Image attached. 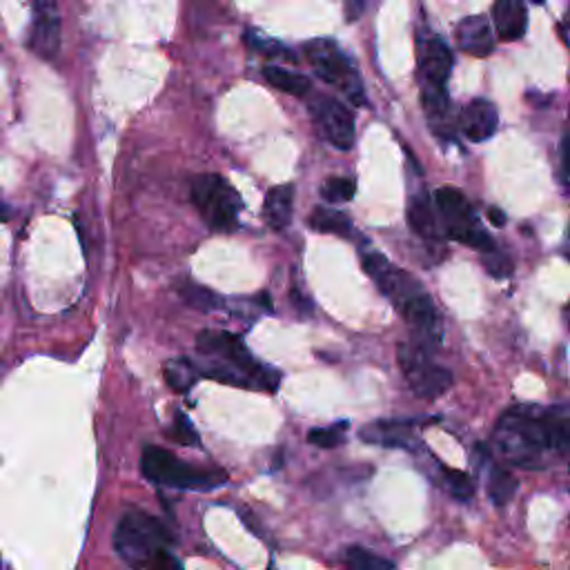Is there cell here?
<instances>
[{"label": "cell", "instance_id": "cell-1", "mask_svg": "<svg viewBox=\"0 0 570 570\" xmlns=\"http://www.w3.org/2000/svg\"><path fill=\"white\" fill-rule=\"evenodd\" d=\"M362 263L366 274L379 285V290L414 330V339L431 350L440 347L444 334L440 312L433 304V297L421 288V283L412 274L392 265L381 252L364 254Z\"/></svg>", "mask_w": 570, "mask_h": 570}, {"label": "cell", "instance_id": "cell-2", "mask_svg": "<svg viewBox=\"0 0 570 570\" xmlns=\"http://www.w3.org/2000/svg\"><path fill=\"white\" fill-rule=\"evenodd\" d=\"M201 360L194 362L203 377L237 388H259L270 395L278 390L281 373L259 364L241 337L228 330H203L196 337Z\"/></svg>", "mask_w": 570, "mask_h": 570}, {"label": "cell", "instance_id": "cell-3", "mask_svg": "<svg viewBox=\"0 0 570 570\" xmlns=\"http://www.w3.org/2000/svg\"><path fill=\"white\" fill-rule=\"evenodd\" d=\"M170 544L172 537L163 524L140 511L125 513L114 531V550L132 568H181Z\"/></svg>", "mask_w": 570, "mask_h": 570}, {"label": "cell", "instance_id": "cell-4", "mask_svg": "<svg viewBox=\"0 0 570 570\" xmlns=\"http://www.w3.org/2000/svg\"><path fill=\"white\" fill-rule=\"evenodd\" d=\"M140 470L150 481L176 490H212L228 481L224 470L194 468L174 453L157 446H148L142 451Z\"/></svg>", "mask_w": 570, "mask_h": 570}, {"label": "cell", "instance_id": "cell-5", "mask_svg": "<svg viewBox=\"0 0 570 570\" xmlns=\"http://www.w3.org/2000/svg\"><path fill=\"white\" fill-rule=\"evenodd\" d=\"M192 203L201 212L209 230L232 232L239 228L241 196L219 174H201L192 181Z\"/></svg>", "mask_w": 570, "mask_h": 570}, {"label": "cell", "instance_id": "cell-6", "mask_svg": "<svg viewBox=\"0 0 570 570\" xmlns=\"http://www.w3.org/2000/svg\"><path fill=\"white\" fill-rule=\"evenodd\" d=\"M306 56L315 67L317 77L337 88L352 105H364L366 92L360 71L345 56V52L330 38H317L306 45Z\"/></svg>", "mask_w": 570, "mask_h": 570}, {"label": "cell", "instance_id": "cell-7", "mask_svg": "<svg viewBox=\"0 0 570 570\" xmlns=\"http://www.w3.org/2000/svg\"><path fill=\"white\" fill-rule=\"evenodd\" d=\"M435 203H437L440 219L444 224V232L448 239L464 243L472 250L486 252V254L494 250V241L479 224L472 205L468 203V198L464 196L461 190L451 187V185L440 187L435 192Z\"/></svg>", "mask_w": 570, "mask_h": 570}, {"label": "cell", "instance_id": "cell-8", "mask_svg": "<svg viewBox=\"0 0 570 570\" xmlns=\"http://www.w3.org/2000/svg\"><path fill=\"white\" fill-rule=\"evenodd\" d=\"M399 366L410 390L419 399H440L453 386V373L433 362L431 347H425L419 339L399 343Z\"/></svg>", "mask_w": 570, "mask_h": 570}, {"label": "cell", "instance_id": "cell-9", "mask_svg": "<svg viewBox=\"0 0 570 570\" xmlns=\"http://www.w3.org/2000/svg\"><path fill=\"white\" fill-rule=\"evenodd\" d=\"M312 121L332 148L347 152L354 142V116L339 99L315 94L308 103Z\"/></svg>", "mask_w": 570, "mask_h": 570}, {"label": "cell", "instance_id": "cell-10", "mask_svg": "<svg viewBox=\"0 0 570 570\" xmlns=\"http://www.w3.org/2000/svg\"><path fill=\"white\" fill-rule=\"evenodd\" d=\"M34 10V30H32V49L45 58L54 60L60 49V16L58 0H32Z\"/></svg>", "mask_w": 570, "mask_h": 570}, {"label": "cell", "instance_id": "cell-11", "mask_svg": "<svg viewBox=\"0 0 570 570\" xmlns=\"http://www.w3.org/2000/svg\"><path fill=\"white\" fill-rule=\"evenodd\" d=\"M497 127H499V112L490 101L475 99L461 110L459 129L468 140L483 142L494 136Z\"/></svg>", "mask_w": 570, "mask_h": 570}, {"label": "cell", "instance_id": "cell-12", "mask_svg": "<svg viewBox=\"0 0 570 570\" xmlns=\"http://www.w3.org/2000/svg\"><path fill=\"white\" fill-rule=\"evenodd\" d=\"M455 38L459 49L475 58H486L494 49V27H490L486 16H468L459 21Z\"/></svg>", "mask_w": 570, "mask_h": 570}, {"label": "cell", "instance_id": "cell-13", "mask_svg": "<svg viewBox=\"0 0 570 570\" xmlns=\"http://www.w3.org/2000/svg\"><path fill=\"white\" fill-rule=\"evenodd\" d=\"M526 25L528 14L524 0H494L492 27L499 38L506 43H515L526 34Z\"/></svg>", "mask_w": 570, "mask_h": 570}, {"label": "cell", "instance_id": "cell-14", "mask_svg": "<svg viewBox=\"0 0 570 570\" xmlns=\"http://www.w3.org/2000/svg\"><path fill=\"white\" fill-rule=\"evenodd\" d=\"M408 226L423 239V241H440V209L437 203L425 192H417L408 203Z\"/></svg>", "mask_w": 570, "mask_h": 570}, {"label": "cell", "instance_id": "cell-15", "mask_svg": "<svg viewBox=\"0 0 570 570\" xmlns=\"http://www.w3.org/2000/svg\"><path fill=\"white\" fill-rule=\"evenodd\" d=\"M412 428H414L412 421H399V419L375 421L364 428L362 440L384 448H410V444L414 442Z\"/></svg>", "mask_w": 570, "mask_h": 570}, {"label": "cell", "instance_id": "cell-16", "mask_svg": "<svg viewBox=\"0 0 570 570\" xmlns=\"http://www.w3.org/2000/svg\"><path fill=\"white\" fill-rule=\"evenodd\" d=\"M293 209H295V187L293 185L272 187L263 205L265 224L276 232L285 230L293 224Z\"/></svg>", "mask_w": 570, "mask_h": 570}, {"label": "cell", "instance_id": "cell-17", "mask_svg": "<svg viewBox=\"0 0 570 570\" xmlns=\"http://www.w3.org/2000/svg\"><path fill=\"white\" fill-rule=\"evenodd\" d=\"M263 79L272 88H276V90H281L285 94L299 96V99H304V96H308L312 92V83H310L308 77L299 75V71L285 69L281 65H265L263 67Z\"/></svg>", "mask_w": 570, "mask_h": 570}, {"label": "cell", "instance_id": "cell-18", "mask_svg": "<svg viewBox=\"0 0 570 570\" xmlns=\"http://www.w3.org/2000/svg\"><path fill=\"white\" fill-rule=\"evenodd\" d=\"M310 228L323 235H339L343 239H350L354 232L352 221L345 217L343 212L339 209H330V207H315L310 219H308Z\"/></svg>", "mask_w": 570, "mask_h": 570}, {"label": "cell", "instance_id": "cell-19", "mask_svg": "<svg viewBox=\"0 0 570 570\" xmlns=\"http://www.w3.org/2000/svg\"><path fill=\"white\" fill-rule=\"evenodd\" d=\"M163 377L174 392L183 395L196 384V379L201 377V371L190 360H172L163 366Z\"/></svg>", "mask_w": 570, "mask_h": 570}, {"label": "cell", "instance_id": "cell-20", "mask_svg": "<svg viewBox=\"0 0 570 570\" xmlns=\"http://www.w3.org/2000/svg\"><path fill=\"white\" fill-rule=\"evenodd\" d=\"M520 483L517 479L499 466H492L490 468V475H488V494L492 499L494 506H506L511 499L515 497Z\"/></svg>", "mask_w": 570, "mask_h": 570}, {"label": "cell", "instance_id": "cell-21", "mask_svg": "<svg viewBox=\"0 0 570 570\" xmlns=\"http://www.w3.org/2000/svg\"><path fill=\"white\" fill-rule=\"evenodd\" d=\"M343 561L350 566V568H360V570H392L395 563L390 559H384L362 546H352L345 550V557Z\"/></svg>", "mask_w": 570, "mask_h": 570}, {"label": "cell", "instance_id": "cell-22", "mask_svg": "<svg viewBox=\"0 0 570 570\" xmlns=\"http://www.w3.org/2000/svg\"><path fill=\"white\" fill-rule=\"evenodd\" d=\"M442 481H444V488H446L455 499H461V502H468V499L475 494V483H472V479H470L466 472H461V470L442 466Z\"/></svg>", "mask_w": 570, "mask_h": 570}, {"label": "cell", "instance_id": "cell-23", "mask_svg": "<svg viewBox=\"0 0 570 570\" xmlns=\"http://www.w3.org/2000/svg\"><path fill=\"white\" fill-rule=\"evenodd\" d=\"M347 433V421L341 423H332L328 428H315V431L308 433V444L317 446V448H337L339 444H343Z\"/></svg>", "mask_w": 570, "mask_h": 570}, {"label": "cell", "instance_id": "cell-24", "mask_svg": "<svg viewBox=\"0 0 570 570\" xmlns=\"http://www.w3.org/2000/svg\"><path fill=\"white\" fill-rule=\"evenodd\" d=\"M248 45L254 49V52H259V54H263V56H267V58H283V60H290V62H295L297 60V56L285 47V45H281L278 41H272V38H265V36H261V34H256V32H248Z\"/></svg>", "mask_w": 570, "mask_h": 570}, {"label": "cell", "instance_id": "cell-25", "mask_svg": "<svg viewBox=\"0 0 570 570\" xmlns=\"http://www.w3.org/2000/svg\"><path fill=\"white\" fill-rule=\"evenodd\" d=\"M356 194V183L347 176H330L321 185V196L328 203H347Z\"/></svg>", "mask_w": 570, "mask_h": 570}, {"label": "cell", "instance_id": "cell-26", "mask_svg": "<svg viewBox=\"0 0 570 570\" xmlns=\"http://www.w3.org/2000/svg\"><path fill=\"white\" fill-rule=\"evenodd\" d=\"M181 295H183V299H185L192 308L203 310V312L219 310V308H221V299H219L217 295H214L212 290L203 288V285L190 283V285H185V288L181 290Z\"/></svg>", "mask_w": 570, "mask_h": 570}, {"label": "cell", "instance_id": "cell-27", "mask_svg": "<svg viewBox=\"0 0 570 570\" xmlns=\"http://www.w3.org/2000/svg\"><path fill=\"white\" fill-rule=\"evenodd\" d=\"M174 440L181 444V446H198L201 440L194 431L192 421L187 419V414L183 412H176L174 414Z\"/></svg>", "mask_w": 570, "mask_h": 570}, {"label": "cell", "instance_id": "cell-28", "mask_svg": "<svg viewBox=\"0 0 570 570\" xmlns=\"http://www.w3.org/2000/svg\"><path fill=\"white\" fill-rule=\"evenodd\" d=\"M492 259H486V267L492 276H509L511 274V261L504 259L502 254H497V250L490 252Z\"/></svg>", "mask_w": 570, "mask_h": 570}, {"label": "cell", "instance_id": "cell-29", "mask_svg": "<svg viewBox=\"0 0 570 570\" xmlns=\"http://www.w3.org/2000/svg\"><path fill=\"white\" fill-rule=\"evenodd\" d=\"M488 219L492 221V226H497V228H504L506 226V214L499 209V207H490L488 209Z\"/></svg>", "mask_w": 570, "mask_h": 570}, {"label": "cell", "instance_id": "cell-30", "mask_svg": "<svg viewBox=\"0 0 570 570\" xmlns=\"http://www.w3.org/2000/svg\"><path fill=\"white\" fill-rule=\"evenodd\" d=\"M559 34H561V38L570 45V5H568V10H566L563 21L559 23Z\"/></svg>", "mask_w": 570, "mask_h": 570}, {"label": "cell", "instance_id": "cell-31", "mask_svg": "<svg viewBox=\"0 0 570 570\" xmlns=\"http://www.w3.org/2000/svg\"><path fill=\"white\" fill-rule=\"evenodd\" d=\"M533 3H535V5H544V3H546V0H533Z\"/></svg>", "mask_w": 570, "mask_h": 570}, {"label": "cell", "instance_id": "cell-32", "mask_svg": "<svg viewBox=\"0 0 570 570\" xmlns=\"http://www.w3.org/2000/svg\"><path fill=\"white\" fill-rule=\"evenodd\" d=\"M568 326H570V306H568Z\"/></svg>", "mask_w": 570, "mask_h": 570}]
</instances>
